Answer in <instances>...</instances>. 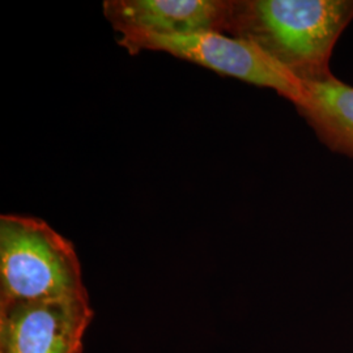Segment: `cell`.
Returning a JSON list of instances; mask_svg holds the SVG:
<instances>
[{
  "instance_id": "obj_1",
  "label": "cell",
  "mask_w": 353,
  "mask_h": 353,
  "mask_svg": "<svg viewBox=\"0 0 353 353\" xmlns=\"http://www.w3.org/2000/svg\"><path fill=\"white\" fill-rule=\"evenodd\" d=\"M353 20V0L233 1L229 30L283 64L303 85L334 77L332 51Z\"/></svg>"
},
{
  "instance_id": "obj_2",
  "label": "cell",
  "mask_w": 353,
  "mask_h": 353,
  "mask_svg": "<svg viewBox=\"0 0 353 353\" xmlns=\"http://www.w3.org/2000/svg\"><path fill=\"white\" fill-rule=\"evenodd\" d=\"M74 245L36 217H0V303L88 299Z\"/></svg>"
},
{
  "instance_id": "obj_3",
  "label": "cell",
  "mask_w": 353,
  "mask_h": 353,
  "mask_svg": "<svg viewBox=\"0 0 353 353\" xmlns=\"http://www.w3.org/2000/svg\"><path fill=\"white\" fill-rule=\"evenodd\" d=\"M119 37V45L130 52L164 51L221 75L272 89L294 106L305 99L303 83L262 48L245 38L228 37L214 30L173 36L128 30L121 32Z\"/></svg>"
},
{
  "instance_id": "obj_4",
  "label": "cell",
  "mask_w": 353,
  "mask_h": 353,
  "mask_svg": "<svg viewBox=\"0 0 353 353\" xmlns=\"http://www.w3.org/2000/svg\"><path fill=\"white\" fill-rule=\"evenodd\" d=\"M88 299L0 303V353H81Z\"/></svg>"
},
{
  "instance_id": "obj_5",
  "label": "cell",
  "mask_w": 353,
  "mask_h": 353,
  "mask_svg": "<svg viewBox=\"0 0 353 353\" xmlns=\"http://www.w3.org/2000/svg\"><path fill=\"white\" fill-rule=\"evenodd\" d=\"M233 1L220 0H110L103 12L114 29L163 36L229 30Z\"/></svg>"
},
{
  "instance_id": "obj_6",
  "label": "cell",
  "mask_w": 353,
  "mask_h": 353,
  "mask_svg": "<svg viewBox=\"0 0 353 353\" xmlns=\"http://www.w3.org/2000/svg\"><path fill=\"white\" fill-rule=\"evenodd\" d=\"M303 87L297 112L328 150L353 159V87L336 76Z\"/></svg>"
}]
</instances>
